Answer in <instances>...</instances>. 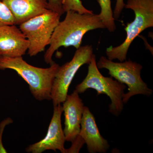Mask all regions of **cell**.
<instances>
[{"label":"cell","mask_w":153,"mask_h":153,"mask_svg":"<svg viewBox=\"0 0 153 153\" xmlns=\"http://www.w3.org/2000/svg\"><path fill=\"white\" fill-rule=\"evenodd\" d=\"M125 7L134 11V19L125 29L126 37L123 43L117 47L107 48L105 54L110 60H126L134 40L144 30L153 27V0H128Z\"/></svg>","instance_id":"obj_3"},{"label":"cell","mask_w":153,"mask_h":153,"mask_svg":"<svg viewBox=\"0 0 153 153\" xmlns=\"http://www.w3.org/2000/svg\"><path fill=\"white\" fill-rule=\"evenodd\" d=\"M49 10L56 12L60 16L64 13L63 4L64 0H47Z\"/></svg>","instance_id":"obj_16"},{"label":"cell","mask_w":153,"mask_h":153,"mask_svg":"<svg viewBox=\"0 0 153 153\" xmlns=\"http://www.w3.org/2000/svg\"><path fill=\"white\" fill-rule=\"evenodd\" d=\"M63 103L65 117L63 132L66 141L72 143L79 136L84 104L75 90L70 95H67Z\"/></svg>","instance_id":"obj_9"},{"label":"cell","mask_w":153,"mask_h":153,"mask_svg":"<svg viewBox=\"0 0 153 153\" xmlns=\"http://www.w3.org/2000/svg\"><path fill=\"white\" fill-rule=\"evenodd\" d=\"M95 55L94 54L88 64L86 77L75 87L78 94H82L87 89L92 88L96 91L97 95L105 94L110 99L109 112L115 116L121 113L123 109V95L126 85L113 79L112 76L105 77L101 74L97 66Z\"/></svg>","instance_id":"obj_4"},{"label":"cell","mask_w":153,"mask_h":153,"mask_svg":"<svg viewBox=\"0 0 153 153\" xmlns=\"http://www.w3.org/2000/svg\"><path fill=\"white\" fill-rule=\"evenodd\" d=\"M54 107L53 116L46 136L40 141L29 146L26 149L27 152L41 153L48 150L56 152L58 150L61 153H66L64 148L66 139L61 120L63 107L61 104Z\"/></svg>","instance_id":"obj_8"},{"label":"cell","mask_w":153,"mask_h":153,"mask_svg":"<svg viewBox=\"0 0 153 153\" xmlns=\"http://www.w3.org/2000/svg\"><path fill=\"white\" fill-rule=\"evenodd\" d=\"M63 9L65 13L69 10L74 11L80 14L93 13L92 10L85 8L81 0H64Z\"/></svg>","instance_id":"obj_14"},{"label":"cell","mask_w":153,"mask_h":153,"mask_svg":"<svg viewBox=\"0 0 153 153\" xmlns=\"http://www.w3.org/2000/svg\"><path fill=\"white\" fill-rule=\"evenodd\" d=\"M100 6V13L99 14L102 22L111 33L114 32L116 30L115 19L111 7V0H97Z\"/></svg>","instance_id":"obj_13"},{"label":"cell","mask_w":153,"mask_h":153,"mask_svg":"<svg viewBox=\"0 0 153 153\" xmlns=\"http://www.w3.org/2000/svg\"><path fill=\"white\" fill-rule=\"evenodd\" d=\"M85 143L84 140L80 136L72 143V146L69 149H66V153H78L79 150Z\"/></svg>","instance_id":"obj_17"},{"label":"cell","mask_w":153,"mask_h":153,"mask_svg":"<svg viewBox=\"0 0 153 153\" xmlns=\"http://www.w3.org/2000/svg\"><path fill=\"white\" fill-rule=\"evenodd\" d=\"M65 19L60 22L52 34L49 47L44 55L47 64L54 63L53 54L61 47L81 46L83 36L91 30L105 29L99 14H80L74 11L66 12Z\"/></svg>","instance_id":"obj_1"},{"label":"cell","mask_w":153,"mask_h":153,"mask_svg":"<svg viewBox=\"0 0 153 153\" xmlns=\"http://www.w3.org/2000/svg\"><path fill=\"white\" fill-rule=\"evenodd\" d=\"M59 66L54 62L49 68H39L30 65L22 57L0 56V70L16 71L27 82L32 95L38 101L51 100L52 85Z\"/></svg>","instance_id":"obj_2"},{"label":"cell","mask_w":153,"mask_h":153,"mask_svg":"<svg viewBox=\"0 0 153 153\" xmlns=\"http://www.w3.org/2000/svg\"><path fill=\"white\" fill-rule=\"evenodd\" d=\"M60 16L56 12L49 10L19 25V28L29 41L28 54L30 57L43 52L49 45Z\"/></svg>","instance_id":"obj_6"},{"label":"cell","mask_w":153,"mask_h":153,"mask_svg":"<svg viewBox=\"0 0 153 153\" xmlns=\"http://www.w3.org/2000/svg\"><path fill=\"white\" fill-rule=\"evenodd\" d=\"M93 55V49L91 45L80 46L76 49L70 61L59 66L51 91V100L54 106L64 102L76 72L84 64H89Z\"/></svg>","instance_id":"obj_7"},{"label":"cell","mask_w":153,"mask_h":153,"mask_svg":"<svg viewBox=\"0 0 153 153\" xmlns=\"http://www.w3.org/2000/svg\"><path fill=\"white\" fill-rule=\"evenodd\" d=\"M96 63L98 69H107L111 76L127 85L128 92L123 94L124 103H126L134 95L143 94L150 96L152 94V89L149 88L142 79L141 71L143 66L139 63L130 60L115 62L104 56H101Z\"/></svg>","instance_id":"obj_5"},{"label":"cell","mask_w":153,"mask_h":153,"mask_svg":"<svg viewBox=\"0 0 153 153\" xmlns=\"http://www.w3.org/2000/svg\"><path fill=\"white\" fill-rule=\"evenodd\" d=\"M10 9L16 25L49 10L47 0H1Z\"/></svg>","instance_id":"obj_12"},{"label":"cell","mask_w":153,"mask_h":153,"mask_svg":"<svg viewBox=\"0 0 153 153\" xmlns=\"http://www.w3.org/2000/svg\"><path fill=\"white\" fill-rule=\"evenodd\" d=\"M16 25V20L10 9L0 0V27L7 25Z\"/></svg>","instance_id":"obj_15"},{"label":"cell","mask_w":153,"mask_h":153,"mask_svg":"<svg viewBox=\"0 0 153 153\" xmlns=\"http://www.w3.org/2000/svg\"><path fill=\"white\" fill-rule=\"evenodd\" d=\"M29 46V41L16 25L0 27V56L22 57Z\"/></svg>","instance_id":"obj_10"},{"label":"cell","mask_w":153,"mask_h":153,"mask_svg":"<svg viewBox=\"0 0 153 153\" xmlns=\"http://www.w3.org/2000/svg\"><path fill=\"white\" fill-rule=\"evenodd\" d=\"M13 121L10 118H7L4 120H3L0 123V153H7V150L5 149L2 143V135L4 132V129L6 126L13 123Z\"/></svg>","instance_id":"obj_18"},{"label":"cell","mask_w":153,"mask_h":153,"mask_svg":"<svg viewBox=\"0 0 153 153\" xmlns=\"http://www.w3.org/2000/svg\"><path fill=\"white\" fill-rule=\"evenodd\" d=\"M79 135L84 140L89 153H106L109 149L108 142L102 136L95 118L87 107L84 106L83 109Z\"/></svg>","instance_id":"obj_11"},{"label":"cell","mask_w":153,"mask_h":153,"mask_svg":"<svg viewBox=\"0 0 153 153\" xmlns=\"http://www.w3.org/2000/svg\"><path fill=\"white\" fill-rule=\"evenodd\" d=\"M125 4L124 0H116L115 7L113 13V16L115 19H117L120 16L123 10L125 7Z\"/></svg>","instance_id":"obj_19"}]
</instances>
